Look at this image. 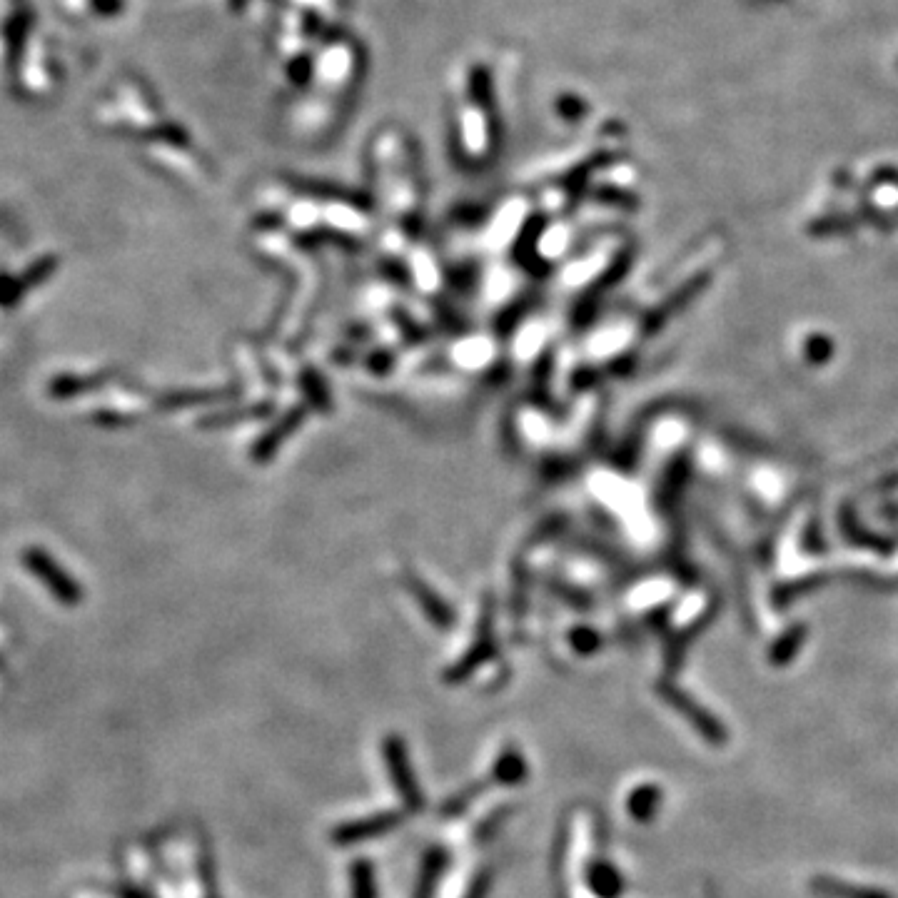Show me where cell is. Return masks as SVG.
<instances>
[{"instance_id":"5b68a950","label":"cell","mask_w":898,"mask_h":898,"mask_svg":"<svg viewBox=\"0 0 898 898\" xmlns=\"http://www.w3.org/2000/svg\"><path fill=\"white\" fill-rule=\"evenodd\" d=\"M659 799H662V791H657L654 786H647V789L637 791V794H634V801H632L634 814H637L642 821H647L649 816L654 814V809L659 806Z\"/></svg>"},{"instance_id":"3957f363","label":"cell","mask_w":898,"mask_h":898,"mask_svg":"<svg viewBox=\"0 0 898 898\" xmlns=\"http://www.w3.org/2000/svg\"><path fill=\"white\" fill-rule=\"evenodd\" d=\"M809 889L821 898H896L886 889L849 884V881L834 879V876H814L809 881Z\"/></svg>"},{"instance_id":"7a4b0ae2","label":"cell","mask_w":898,"mask_h":898,"mask_svg":"<svg viewBox=\"0 0 898 898\" xmlns=\"http://www.w3.org/2000/svg\"><path fill=\"white\" fill-rule=\"evenodd\" d=\"M669 699H672V704L676 706V709H681L686 716H689V721L694 724V729L699 731V734L704 736L711 746L729 744V731H726V726L721 724L719 719H714L709 711L701 709V706H696L694 701H689L686 696H681V694H672Z\"/></svg>"},{"instance_id":"277c9868","label":"cell","mask_w":898,"mask_h":898,"mask_svg":"<svg viewBox=\"0 0 898 898\" xmlns=\"http://www.w3.org/2000/svg\"><path fill=\"white\" fill-rule=\"evenodd\" d=\"M801 637H804V629H791V632L771 649V664H779V667L789 664L796 649L801 647Z\"/></svg>"},{"instance_id":"6da1fadb","label":"cell","mask_w":898,"mask_h":898,"mask_svg":"<svg viewBox=\"0 0 898 898\" xmlns=\"http://www.w3.org/2000/svg\"><path fill=\"white\" fill-rule=\"evenodd\" d=\"M25 567H28L30 572H33L35 577L55 594L58 602L73 607V604H78L80 597H83L78 584H75L73 579L65 574V569H60L58 564L50 559V554H45L43 549H28V552H25Z\"/></svg>"}]
</instances>
